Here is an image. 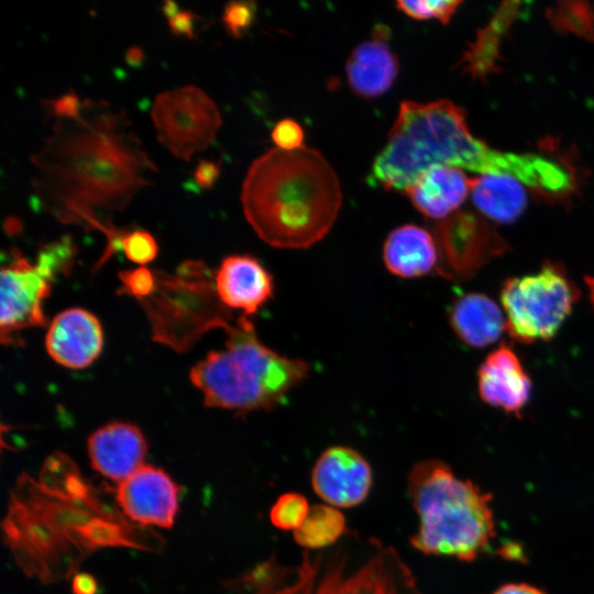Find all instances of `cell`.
<instances>
[{"label": "cell", "mask_w": 594, "mask_h": 594, "mask_svg": "<svg viewBox=\"0 0 594 594\" xmlns=\"http://www.w3.org/2000/svg\"><path fill=\"white\" fill-rule=\"evenodd\" d=\"M31 162L34 209L106 238L116 229L113 215L157 172L127 113L90 99L79 118L55 120Z\"/></svg>", "instance_id": "6da1fadb"}, {"label": "cell", "mask_w": 594, "mask_h": 594, "mask_svg": "<svg viewBox=\"0 0 594 594\" xmlns=\"http://www.w3.org/2000/svg\"><path fill=\"white\" fill-rule=\"evenodd\" d=\"M2 531L16 564L44 583L68 578L102 548L158 551L164 543L153 530L130 521L61 452L46 459L38 480L19 477Z\"/></svg>", "instance_id": "7a4b0ae2"}, {"label": "cell", "mask_w": 594, "mask_h": 594, "mask_svg": "<svg viewBox=\"0 0 594 594\" xmlns=\"http://www.w3.org/2000/svg\"><path fill=\"white\" fill-rule=\"evenodd\" d=\"M436 166L479 175H509L536 191L553 196L568 194L574 187L571 172L554 158L490 147L472 134L465 112L450 100L402 102L387 142L372 164L369 183L388 190H406Z\"/></svg>", "instance_id": "3957f363"}, {"label": "cell", "mask_w": 594, "mask_h": 594, "mask_svg": "<svg viewBox=\"0 0 594 594\" xmlns=\"http://www.w3.org/2000/svg\"><path fill=\"white\" fill-rule=\"evenodd\" d=\"M241 201L248 222L265 243L304 249L331 230L342 191L334 169L319 151L275 147L251 164Z\"/></svg>", "instance_id": "277c9868"}, {"label": "cell", "mask_w": 594, "mask_h": 594, "mask_svg": "<svg viewBox=\"0 0 594 594\" xmlns=\"http://www.w3.org/2000/svg\"><path fill=\"white\" fill-rule=\"evenodd\" d=\"M224 587L229 594H421L394 547L352 531L328 549L302 550L290 564L273 553Z\"/></svg>", "instance_id": "5b68a950"}, {"label": "cell", "mask_w": 594, "mask_h": 594, "mask_svg": "<svg viewBox=\"0 0 594 594\" xmlns=\"http://www.w3.org/2000/svg\"><path fill=\"white\" fill-rule=\"evenodd\" d=\"M407 491L418 516L410 538L417 551L470 562L488 549L495 537L490 494L437 459L411 468Z\"/></svg>", "instance_id": "8992f818"}, {"label": "cell", "mask_w": 594, "mask_h": 594, "mask_svg": "<svg viewBox=\"0 0 594 594\" xmlns=\"http://www.w3.org/2000/svg\"><path fill=\"white\" fill-rule=\"evenodd\" d=\"M227 333L224 348L209 352L190 371L206 406L238 413L271 410L307 378L309 364L262 343L248 317L241 316Z\"/></svg>", "instance_id": "52a82bcc"}, {"label": "cell", "mask_w": 594, "mask_h": 594, "mask_svg": "<svg viewBox=\"0 0 594 594\" xmlns=\"http://www.w3.org/2000/svg\"><path fill=\"white\" fill-rule=\"evenodd\" d=\"M579 299L580 289L563 265L547 260L538 272L504 282L506 331L525 344L551 340Z\"/></svg>", "instance_id": "ba28073f"}, {"label": "cell", "mask_w": 594, "mask_h": 594, "mask_svg": "<svg viewBox=\"0 0 594 594\" xmlns=\"http://www.w3.org/2000/svg\"><path fill=\"white\" fill-rule=\"evenodd\" d=\"M76 254L72 238L44 244L34 263L14 251L1 268L0 334L3 344H15L21 330L46 324L44 300L53 282L67 273Z\"/></svg>", "instance_id": "9c48e42d"}, {"label": "cell", "mask_w": 594, "mask_h": 594, "mask_svg": "<svg viewBox=\"0 0 594 594\" xmlns=\"http://www.w3.org/2000/svg\"><path fill=\"white\" fill-rule=\"evenodd\" d=\"M151 117L160 142L185 161L207 148L221 127L216 103L195 86L160 94L153 103Z\"/></svg>", "instance_id": "30bf717a"}, {"label": "cell", "mask_w": 594, "mask_h": 594, "mask_svg": "<svg viewBox=\"0 0 594 594\" xmlns=\"http://www.w3.org/2000/svg\"><path fill=\"white\" fill-rule=\"evenodd\" d=\"M439 262L436 272L452 280L472 277L507 245L480 216L457 211L440 220L433 230Z\"/></svg>", "instance_id": "8fae6325"}, {"label": "cell", "mask_w": 594, "mask_h": 594, "mask_svg": "<svg viewBox=\"0 0 594 594\" xmlns=\"http://www.w3.org/2000/svg\"><path fill=\"white\" fill-rule=\"evenodd\" d=\"M179 487L163 470L142 465L119 483L114 501L122 514L143 527L170 528L178 513Z\"/></svg>", "instance_id": "7c38bea8"}, {"label": "cell", "mask_w": 594, "mask_h": 594, "mask_svg": "<svg viewBox=\"0 0 594 594\" xmlns=\"http://www.w3.org/2000/svg\"><path fill=\"white\" fill-rule=\"evenodd\" d=\"M315 493L337 508L363 503L372 488L373 472L367 460L355 449L333 446L326 449L311 470Z\"/></svg>", "instance_id": "4fadbf2b"}, {"label": "cell", "mask_w": 594, "mask_h": 594, "mask_svg": "<svg viewBox=\"0 0 594 594\" xmlns=\"http://www.w3.org/2000/svg\"><path fill=\"white\" fill-rule=\"evenodd\" d=\"M215 289L227 309L251 317L273 297L272 274L254 256L234 254L221 262L213 275Z\"/></svg>", "instance_id": "5bb4252c"}, {"label": "cell", "mask_w": 594, "mask_h": 594, "mask_svg": "<svg viewBox=\"0 0 594 594\" xmlns=\"http://www.w3.org/2000/svg\"><path fill=\"white\" fill-rule=\"evenodd\" d=\"M103 334L98 318L82 308L59 312L45 338L50 356L58 364L79 370L89 366L100 354Z\"/></svg>", "instance_id": "9a60e30c"}, {"label": "cell", "mask_w": 594, "mask_h": 594, "mask_svg": "<svg viewBox=\"0 0 594 594\" xmlns=\"http://www.w3.org/2000/svg\"><path fill=\"white\" fill-rule=\"evenodd\" d=\"M531 381L510 345L501 344L477 370L481 399L507 414L520 416L531 394Z\"/></svg>", "instance_id": "2e32d148"}, {"label": "cell", "mask_w": 594, "mask_h": 594, "mask_svg": "<svg viewBox=\"0 0 594 594\" xmlns=\"http://www.w3.org/2000/svg\"><path fill=\"white\" fill-rule=\"evenodd\" d=\"M147 450L141 430L128 422H110L88 439L92 469L106 479L121 483L143 465Z\"/></svg>", "instance_id": "e0dca14e"}, {"label": "cell", "mask_w": 594, "mask_h": 594, "mask_svg": "<svg viewBox=\"0 0 594 594\" xmlns=\"http://www.w3.org/2000/svg\"><path fill=\"white\" fill-rule=\"evenodd\" d=\"M388 28L376 25L372 38L351 52L346 64V81L359 97L373 99L387 92L395 82L399 63L388 43Z\"/></svg>", "instance_id": "ac0fdd59"}, {"label": "cell", "mask_w": 594, "mask_h": 594, "mask_svg": "<svg viewBox=\"0 0 594 594\" xmlns=\"http://www.w3.org/2000/svg\"><path fill=\"white\" fill-rule=\"evenodd\" d=\"M471 191V177L463 169L436 166L426 170L405 193L424 216L443 220L464 202Z\"/></svg>", "instance_id": "d6986e66"}, {"label": "cell", "mask_w": 594, "mask_h": 594, "mask_svg": "<svg viewBox=\"0 0 594 594\" xmlns=\"http://www.w3.org/2000/svg\"><path fill=\"white\" fill-rule=\"evenodd\" d=\"M386 268L403 278H416L437 270L439 254L435 237L416 224L389 232L383 245Z\"/></svg>", "instance_id": "ffe728a7"}, {"label": "cell", "mask_w": 594, "mask_h": 594, "mask_svg": "<svg viewBox=\"0 0 594 594\" xmlns=\"http://www.w3.org/2000/svg\"><path fill=\"white\" fill-rule=\"evenodd\" d=\"M449 321L458 338L473 348L487 346L506 331L505 315L482 293L459 296L450 306Z\"/></svg>", "instance_id": "44dd1931"}, {"label": "cell", "mask_w": 594, "mask_h": 594, "mask_svg": "<svg viewBox=\"0 0 594 594\" xmlns=\"http://www.w3.org/2000/svg\"><path fill=\"white\" fill-rule=\"evenodd\" d=\"M509 175L485 174L471 177V198L479 211L498 223L515 221L527 206V193Z\"/></svg>", "instance_id": "7402d4cb"}, {"label": "cell", "mask_w": 594, "mask_h": 594, "mask_svg": "<svg viewBox=\"0 0 594 594\" xmlns=\"http://www.w3.org/2000/svg\"><path fill=\"white\" fill-rule=\"evenodd\" d=\"M348 531L343 513L323 503L310 506L307 517L293 536L304 550L319 551L337 544Z\"/></svg>", "instance_id": "603a6c76"}, {"label": "cell", "mask_w": 594, "mask_h": 594, "mask_svg": "<svg viewBox=\"0 0 594 594\" xmlns=\"http://www.w3.org/2000/svg\"><path fill=\"white\" fill-rule=\"evenodd\" d=\"M309 509V503L302 494L284 493L273 504L270 520L275 528L294 531L302 524Z\"/></svg>", "instance_id": "cb8c5ba5"}, {"label": "cell", "mask_w": 594, "mask_h": 594, "mask_svg": "<svg viewBox=\"0 0 594 594\" xmlns=\"http://www.w3.org/2000/svg\"><path fill=\"white\" fill-rule=\"evenodd\" d=\"M581 6L582 3H561L552 12L551 19L556 26L591 38L594 35V9Z\"/></svg>", "instance_id": "d4e9b609"}, {"label": "cell", "mask_w": 594, "mask_h": 594, "mask_svg": "<svg viewBox=\"0 0 594 594\" xmlns=\"http://www.w3.org/2000/svg\"><path fill=\"white\" fill-rule=\"evenodd\" d=\"M461 1H397L396 8L416 20L436 19L449 23Z\"/></svg>", "instance_id": "484cf974"}, {"label": "cell", "mask_w": 594, "mask_h": 594, "mask_svg": "<svg viewBox=\"0 0 594 594\" xmlns=\"http://www.w3.org/2000/svg\"><path fill=\"white\" fill-rule=\"evenodd\" d=\"M256 6L253 1H231L224 7L222 22L233 37L243 36L255 21Z\"/></svg>", "instance_id": "4316f807"}, {"label": "cell", "mask_w": 594, "mask_h": 594, "mask_svg": "<svg viewBox=\"0 0 594 594\" xmlns=\"http://www.w3.org/2000/svg\"><path fill=\"white\" fill-rule=\"evenodd\" d=\"M123 252L131 262L145 265L157 255V243L150 232L134 230L124 238Z\"/></svg>", "instance_id": "83f0119b"}, {"label": "cell", "mask_w": 594, "mask_h": 594, "mask_svg": "<svg viewBox=\"0 0 594 594\" xmlns=\"http://www.w3.org/2000/svg\"><path fill=\"white\" fill-rule=\"evenodd\" d=\"M119 276L123 286V293L133 296L138 300L150 296L156 285L155 273L144 267L123 271Z\"/></svg>", "instance_id": "f1b7e54d"}, {"label": "cell", "mask_w": 594, "mask_h": 594, "mask_svg": "<svg viewBox=\"0 0 594 594\" xmlns=\"http://www.w3.org/2000/svg\"><path fill=\"white\" fill-rule=\"evenodd\" d=\"M271 136L277 148L280 150L293 151L304 146V130L298 122L292 119H284L276 123Z\"/></svg>", "instance_id": "f546056e"}, {"label": "cell", "mask_w": 594, "mask_h": 594, "mask_svg": "<svg viewBox=\"0 0 594 594\" xmlns=\"http://www.w3.org/2000/svg\"><path fill=\"white\" fill-rule=\"evenodd\" d=\"M44 103L56 119H77L81 114L82 103L73 90L57 99H47Z\"/></svg>", "instance_id": "4dcf8cb0"}, {"label": "cell", "mask_w": 594, "mask_h": 594, "mask_svg": "<svg viewBox=\"0 0 594 594\" xmlns=\"http://www.w3.org/2000/svg\"><path fill=\"white\" fill-rule=\"evenodd\" d=\"M220 164L200 160L194 172V182L201 189H210L220 177Z\"/></svg>", "instance_id": "1f68e13d"}, {"label": "cell", "mask_w": 594, "mask_h": 594, "mask_svg": "<svg viewBox=\"0 0 594 594\" xmlns=\"http://www.w3.org/2000/svg\"><path fill=\"white\" fill-rule=\"evenodd\" d=\"M197 18L194 12L184 10L169 19L168 25L173 34L194 38V25Z\"/></svg>", "instance_id": "d6a6232c"}, {"label": "cell", "mask_w": 594, "mask_h": 594, "mask_svg": "<svg viewBox=\"0 0 594 594\" xmlns=\"http://www.w3.org/2000/svg\"><path fill=\"white\" fill-rule=\"evenodd\" d=\"M72 588L74 594H97L98 584L89 573L78 572L73 576Z\"/></svg>", "instance_id": "836d02e7"}, {"label": "cell", "mask_w": 594, "mask_h": 594, "mask_svg": "<svg viewBox=\"0 0 594 594\" xmlns=\"http://www.w3.org/2000/svg\"><path fill=\"white\" fill-rule=\"evenodd\" d=\"M493 594H546L540 588L526 583H508L498 587Z\"/></svg>", "instance_id": "e575fe53"}, {"label": "cell", "mask_w": 594, "mask_h": 594, "mask_svg": "<svg viewBox=\"0 0 594 594\" xmlns=\"http://www.w3.org/2000/svg\"><path fill=\"white\" fill-rule=\"evenodd\" d=\"M125 61L131 67L139 68L143 64L144 53L139 46H131L125 52Z\"/></svg>", "instance_id": "d590c367"}, {"label": "cell", "mask_w": 594, "mask_h": 594, "mask_svg": "<svg viewBox=\"0 0 594 594\" xmlns=\"http://www.w3.org/2000/svg\"><path fill=\"white\" fill-rule=\"evenodd\" d=\"M162 11L166 18L172 19L176 14H178L180 11L178 9V4L172 0H165L162 7Z\"/></svg>", "instance_id": "8d00e7d4"}, {"label": "cell", "mask_w": 594, "mask_h": 594, "mask_svg": "<svg viewBox=\"0 0 594 594\" xmlns=\"http://www.w3.org/2000/svg\"><path fill=\"white\" fill-rule=\"evenodd\" d=\"M584 284L588 293V299L594 307V275L585 276Z\"/></svg>", "instance_id": "74e56055"}, {"label": "cell", "mask_w": 594, "mask_h": 594, "mask_svg": "<svg viewBox=\"0 0 594 594\" xmlns=\"http://www.w3.org/2000/svg\"><path fill=\"white\" fill-rule=\"evenodd\" d=\"M6 229L10 233L18 232L21 229L19 219L10 217L6 220Z\"/></svg>", "instance_id": "f35d334b"}]
</instances>
